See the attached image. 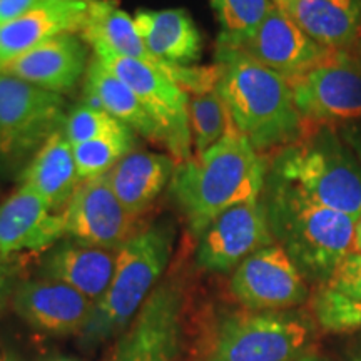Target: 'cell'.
<instances>
[{"label": "cell", "instance_id": "f1b7e54d", "mask_svg": "<svg viewBox=\"0 0 361 361\" xmlns=\"http://www.w3.org/2000/svg\"><path fill=\"white\" fill-rule=\"evenodd\" d=\"M221 25L219 40L245 39L264 20L274 4L271 0H211Z\"/></svg>", "mask_w": 361, "mask_h": 361}, {"label": "cell", "instance_id": "cb8c5ba5", "mask_svg": "<svg viewBox=\"0 0 361 361\" xmlns=\"http://www.w3.org/2000/svg\"><path fill=\"white\" fill-rule=\"evenodd\" d=\"M22 184L34 189L54 213L61 214L80 184L72 144L64 129L54 133L22 173Z\"/></svg>", "mask_w": 361, "mask_h": 361}, {"label": "cell", "instance_id": "2e32d148", "mask_svg": "<svg viewBox=\"0 0 361 361\" xmlns=\"http://www.w3.org/2000/svg\"><path fill=\"white\" fill-rule=\"evenodd\" d=\"M13 308L34 328L52 335L82 333L96 303L56 279H34L17 288Z\"/></svg>", "mask_w": 361, "mask_h": 361}, {"label": "cell", "instance_id": "836d02e7", "mask_svg": "<svg viewBox=\"0 0 361 361\" xmlns=\"http://www.w3.org/2000/svg\"><path fill=\"white\" fill-rule=\"evenodd\" d=\"M353 252L361 255V216L355 221V233H353V245H351Z\"/></svg>", "mask_w": 361, "mask_h": 361}, {"label": "cell", "instance_id": "4316f807", "mask_svg": "<svg viewBox=\"0 0 361 361\" xmlns=\"http://www.w3.org/2000/svg\"><path fill=\"white\" fill-rule=\"evenodd\" d=\"M134 149L135 135L101 137L72 146L80 180L102 178Z\"/></svg>", "mask_w": 361, "mask_h": 361}, {"label": "cell", "instance_id": "ab89813d", "mask_svg": "<svg viewBox=\"0 0 361 361\" xmlns=\"http://www.w3.org/2000/svg\"><path fill=\"white\" fill-rule=\"evenodd\" d=\"M353 361H361V351H360V353H358V355H356V356H355V358H353Z\"/></svg>", "mask_w": 361, "mask_h": 361}, {"label": "cell", "instance_id": "ffe728a7", "mask_svg": "<svg viewBox=\"0 0 361 361\" xmlns=\"http://www.w3.org/2000/svg\"><path fill=\"white\" fill-rule=\"evenodd\" d=\"M116 251L69 239L49 252L42 264L44 278L64 283L97 303L114 276Z\"/></svg>", "mask_w": 361, "mask_h": 361}, {"label": "cell", "instance_id": "9a60e30c", "mask_svg": "<svg viewBox=\"0 0 361 361\" xmlns=\"http://www.w3.org/2000/svg\"><path fill=\"white\" fill-rule=\"evenodd\" d=\"M183 293L176 284L157 286L144 301L116 361H173L178 348Z\"/></svg>", "mask_w": 361, "mask_h": 361}, {"label": "cell", "instance_id": "83f0119b", "mask_svg": "<svg viewBox=\"0 0 361 361\" xmlns=\"http://www.w3.org/2000/svg\"><path fill=\"white\" fill-rule=\"evenodd\" d=\"M64 134L72 146L101 137L135 135V133H133L128 126L117 121L109 112L85 101L67 114L64 123Z\"/></svg>", "mask_w": 361, "mask_h": 361}, {"label": "cell", "instance_id": "4fadbf2b", "mask_svg": "<svg viewBox=\"0 0 361 361\" xmlns=\"http://www.w3.org/2000/svg\"><path fill=\"white\" fill-rule=\"evenodd\" d=\"M274 245L263 200L229 207L202 231L197 245V263L214 273L236 269L252 252Z\"/></svg>", "mask_w": 361, "mask_h": 361}, {"label": "cell", "instance_id": "f546056e", "mask_svg": "<svg viewBox=\"0 0 361 361\" xmlns=\"http://www.w3.org/2000/svg\"><path fill=\"white\" fill-rule=\"evenodd\" d=\"M314 311L319 323L333 331L361 328V303L338 295L336 291L324 288L314 301Z\"/></svg>", "mask_w": 361, "mask_h": 361}, {"label": "cell", "instance_id": "d6986e66", "mask_svg": "<svg viewBox=\"0 0 361 361\" xmlns=\"http://www.w3.org/2000/svg\"><path fill=\"white\" fill-rule=\"evenodd\" d=\"M90 0L42 2L24 16L0 24V67L64 34H80Z\"/></svg>", "mask_w": 361, "mask_h": 361}, {"label": "cell", "instance_id": "b9f144b4", "mask_svg": "<svg viewBox=\"0 0 361 361\" xmlns=\"http://www.w3.org/2000/svg\"><path fill=\"white\" fill-rule=\"evenodd\" d=\"M0 361H4V358H2V356H0Z\"/></svg>", "mask_w": 361, "mask_h": 361}, {"label": "cell", "instance_id": "e0dca14e", "mask_svg": "<svg viewBox=\"0 0 361 361\" xmlns=\"http://www.w3.org/2000/svg\"><path fill=\"white\" fill-rule=\"evenodd\" d=\"M87 47L79 34L59 35L12 59L0 67V72L62 96L85 75L90 61Z\"/></svg>", "mask_w": 361, "mask_h": 361}, {"label": "cell", "instance_id": "9c48e42d", "mask_svg": "<svg viewBox=\"0 0 361 361\" xmlns=\"http://www.w3.org/2000/svg\"><path fill=\"white\" fill-rule=\"evenodd\" d=\"M101 64L121 78L137 94L149 114L154 117L166 137V149L176 162L194 156L189 126V92L162 72L144 62L121 57L104 47H94Z\"/></svg>", "mask_w": 361, "mask_h": 361}, {"label": "cell", "instance_id": "7402d4cb", "mask_svg": "<svg viewBox=\"0 0 361 361\" xmlns=\"http://www.w3.org/2000/svg\"><path fill=\"white\" fill-rule=\"evenodd\" d=\"M176 164L178 162L171 156L134 149L106 174V179L126 209L141 218L164 188L169 186Z\"/></svg>", "mask_w": 361, "mask_h": 361}, {"label": "cell", "instance_id": "ba28073f", "mask_svg": "<svg viewBox=\"0 0 361 361\" xmlns=\"http://www.w3.org/2000/svg\"><path fill=\"white\" fill-rule=\"evenodd\" d=\"M310 338L311 324L301 314H233L221 323L207 361H295Z\"/></svg>", "mask_w": 361, "mask_h": 361}, {"label": "cell", "instance_id": "7a4b0ae2", "mask_svg": "<svg viewBox=\"0 0 361 361\" xmlns=\"http://www.w3.org/2000/svg\"><path fill=\"white\" fill-rule=\"evenodd\" d=\"M214 66L216 89L234 128L259 154L290 146L303 135V117L283 75L224 44H218Z\"/></svg>", "mask_w": 361, "mask_h": 361}, {"label": "cell", "instance_id": "44dd1931", "mask_svg": "<svg viewBox=\"0 0 361 361\" xmlns=\"http://www.w3.org/2000/svg\"><path fill=\"white\" fill-rule=\"evenodd\" d=\"M84 78L85 102L109 112L117 121L128 126L133 133L142 135L147 141L166 146L164 133L154 117L144 107L137 94L123 79L117 78L106 66L101 64L96 56L90 57Z\"/></svg>", "mask_w": 361, "mask_h": 361}, {"label": "cell", "instance_id": "277c9868", "mask_svg": "<svg viewBox=\"0 0 361 361\" xmlns=\"http://www.w3.org/2000/svg\"><path fill=\"white\" fill-rule=\"evenodd\" d=\"M268 174L328 209L355 221L361 216V162L335 126L318 124L283 147Z\"/></svg>", "mask_w": 361, "mask_h": 361}, {"label": "cell", "instance_id": "30bf717a", "mask_svg": "<svg viewBox=\"0 0 361 361\" xmlns=\"http://www.w3.org/2000/svg\"><path fill=\"white\" fill-rule=\"evenodd\" d=\"M80 39L90 47H104L121 57L144 62L178 82L189 94L213 89L216 66H171L149 52L139 34L134 17L124 12L116 0H90Z\"/></svg>", "mask_w": 361, "mask_h": 361}, {"label": "cell", "instance_id": "f35d334b", "mask_svg": "<svg viewBox=\"0 0 361 361\" xmlns=\"http://www.w3.org/2000/svg\"><path fill=\"white\" fill-rule=\"evenodd\" d=\"M44 2H71V0H44Z\"/></svg>", "mask_w": 361, "mask_h": 361}, {"label": "cell", "instance_id": "8fae6325", "mask_svg": "<svg viewBox=\"0 0 361 361\" xmlns=\"http://www.w3.org/2000/svg\"><path fill=\"white\" fill-rule=\"evenodd\" d=\"M61 216L64 236L106 250H119L141 231L139 218L126 209L106 176L80 180Z\"/></svg>", "mask_w": 361, "mask_h": 361}, {"label": "cell", "instance_id": "d6a6232c", "mask_svg": "<svg viewBox=\"0 0 361 361\" xmlns=\"http://www.w3.org/2000/svg\"><path fill=\"white\" fill-rule=\"evenodd\" d=\"M340 134L341 137L345 139V142L353 149L356 157H358L361 162V121H358V123L343 124Z\"/></svg>", "mask_w": 361, "mask_h": 361}, {"label": "cell", "instance_id": "52a82bcc", "mask_svg": "<svg viewBox=\"0 0 361 361\" xmlns=\"http://www.w3.org/2000/svg\"><path fill=\"white\" fill-rule=\"evenodd\" d=\"M66 101L16 75L0 72V161L19 164L64 129Z\"/></svg>", "mask_w": 361, "mask_h": 361}, {"label": "cell", "instance_id": "1f68e13d", "mask_svg": "<svg viewBox=\"0 0 361 361\" xmlns=\"http://www.w3.org/2000/svg\"><path fill=\"white\" fill-rule=\"evenodd\" d=\"M44 0H0V24H6L24 16Z\"/></svg>", "mask_w": 361, "mask_h": 361}, {"label": "cell", "instance_id": "60d3db41", "mask_svg": "<svg viewBox=\"0 0 361 361\" xmlns=\"http://www.w3.org/2000/svg\"><path fill=\"white\" fill-rule=\"evenodd\" d=\"M54 361H74V360H69V358H57V360H54Z\"/></svg>", "mask_w": 361, "mask_h": 361}, {"label": "cell", "instance_id": "484cf974", "mask_svg": "<svg viewBox=\"0 0 361 361\" xmlns=\"http://www.w3.org/2000/svg\"><path fill=\"white\" fill-rule=\"evenodd\" d=\"M189 126H191L192 151L201 154L234 128L228 107L216 89L189 94Z\"/></svg>", "mask_w": 361, "mask_h": 361}, {"label": "cell", "instance_id": "d590c367", "mask_svg": "<svg viewBox=\"0 0 361 361\" xmlns=\"http://www.w3.org/2000/svg\"><path fill=\"white\" fill-rule=\"evenodd\" d=\"M271 2H273V4H274V6H276V7H279V8H284V7H286V6H288V4H290V2H291V0H271Z\"/></svg>", "mask_w": 361, "mask_h": 361}, {"label": "cell", "instance_id": "5b68a950", "mask_svg": "<svg viewBox=\"0 0 361 361\" xmlns=\"http://www.w3.org/2000/svg\"><path fill=\"white\" fill-rule=\"evenodd\" d=\"M173 241L169 224H154L141 229L116 251L114 276L82 331L87 345L109 340L139 313L169 263Z\"/></svg>", "mask_w": 361, "mask_h": 361}, {"label": "cell", "instance_id": "d4e9b609", "mask_svg": "<svg viewBox=\"0 0 361 361\" xmlns=\"http://www.w3.org/2000/svg\"><path fill=\"white\" fill-rule=\"evenodd\" d=\"M134 20L149 52L161 61L189 67L201 59L200 30L183 8L137 11Z\"/></svg>", "mask_w": 361, "mask_h": 361}, {"label": "cell", "instance_id": "74e56055", "mask_svg": "<svg viewBox=\"0 0 361 361\" xmlns=\"http://www.w3.org/2000/svg\"><path fill=\"white\" fill-rule=\"evenodd\" d=\"M4 361H20V360L17 358V356H13V355H7L6 358H4Z\"/></svg>", "mask_w": 361, "mask_h": 361}, {"label": "cell", "instance_id": "3957f363", "mask_svg": "<svg viewBox=\"0 0 361 361\" xmlns=\"http://www.w3.org/2000/svg\"><path fill=\"white\" fill-rule=\"evenodd\" d=\"M263 202L271 231L306 279L329 283L353 245L355 219L311 201L266 174Z\"/></svg>", "mask_w": 361, "mask_h": 361}, {"label": "cell", "instance_id": "4dcf8cb0", "mask_svg": "<svg viewBox=\"0 0 361 361\" xmlns=\"http://www.w3.org/2000/svg\"><path fill=\"white\" fill-rule=\"evenodd\" d=\"M326 288L351 301L361 303V255L350 252L336 268Z\"/></svg>", "mask_w": 361, "mask_h": 361}, {"label": "cell", "instance_id": "8d00e7d4", "mask_svg": "<svg viewBox=\"0 0 361 361\" xmlns=\"http://www.w3.org/2000/svg\"><path fill=\"white\" fill-rule=\"evenodd\" d=\"M295 361H319V358H316V356H300Z\"/></svg>", "mask_w": 361, "mask_h": 361}, {"label": "cell", "instance_id": "6da1fadb", "mask_svg": "<svg viewBox=\"0 0 361 361\" xmlns=\"http://www.w3.org/2000/svg\"><path fill=\"white\" fill-rule=\"evenodd\" d=\"M266 162L236 128L213 147L176 164L169 192L192 234L201 236L213 221L241 202L259 200Z\"/></svg>", "mask_w": 361, "mask_h": 361}, {"label": "cell", "instance_id": "603a6c76", "mask_svg": "<svg viewBox=\"0 0 361 361\" xmlns=\"http://www.w3.org/2000/svg\"><path fill=\"white\" fill-rule=\"evenodd\" d=\"M283 11L328 51L348 47L361 37V0H291Z\"/></svg>", "mask_w": 361, "mask_h": 361}, {"label": "cell", "instance_id": "7c38bea8", "mask_svg": "<svg viewBox=\"0 0 361 361\" xmlns=\"http://www.w3.org/2000/svg\"><path fill=\"white\" fill-rule=\"evenodd\" d=\"M231 293L252 311H279L303 303L308 286L298 266L278 243L252 252L234 269Z\"/></svg>", "mask_w": 361, "mask_h": 361}, {"label": "cell", "instance_id": "5bb4252c", "mask_svg": "<svg viewBox=\"0 0 361 361\" xmlns=\"http://www.w3.org/2000/svg\"><path fill=\"white\" fill-rule=\"evenodd\" d=\"M218 44L239 49L256 62L278 72L288 82L301 78L328 52V49L311 40L290 16L276 6H273L264 20L247 37L234 42L218 39Z\"/></svg>", "mask_w": 361, "mask_h": 361}, {"label": "cell", "instance_id": "ac0fdd59", "mask_svg": "<svg viewBox=\"0 0 361 361\" xmlns=\"http://www.w3.org/2000/svg\"><path fill=\"white\" fill-rule=\"evenodd\" d=\"M62 236V216L29 186L20 184L0 204V263L22 251L47 250Z\"/></svg>", "mask_w": 361, "mask_h": 361}, {"label": "cell", "instance_id": "e575fe53", "mask_svg": "<svg viewBox=\"0 0 361 361\" xmlns=\"http://www.w3.org/2000/svg\"><path fill=\"white\" fill-rule=\"evenodd\" d=\"M4 291H6V274L2 271V263H0V303H2Z\"/></svg>", "mask_w": 361, "mask_h": 361}, {"label": "cell", "instance_id": "8992f818", "mask_svg": "<svg viewBox=\"0 0 361 361\" xmlns=\"http://www.w3.org/2000/svg\"><path fill=\"white\" fill-rule=\"evenodd\" d=\"M293 97L303 121L350 124L361 121V37L328 51L318 64L293 80Z\"/></svg>", "mask_w": 361, "mask_h": 361}]
</instances>
